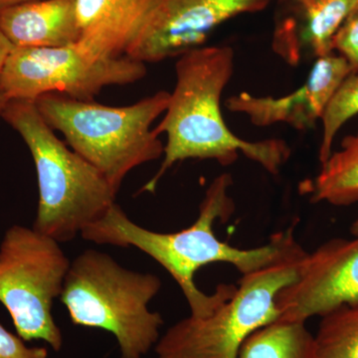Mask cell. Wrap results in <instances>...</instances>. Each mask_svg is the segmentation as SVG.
I'll list each match as a JSON object with an SVG mask.
<instances>
[{"instance_id":"1","label":"cell","mask_w":358,"mask_h":358,"mask_svg":"<svg viewBox=\"0 0 358 358\" xmlns=\"http://www.w3.org/2000/svg\"><path fill=\"white\" fill-rule=\"evenodd\" d=\"M232 176L222 173L207 188L199 205V217L189 227L171 233L141 227L115 203L102 219L82 232L87 241L100 245L134 247L147 254L178 282L187 301L190 315L204 317L215 312L236 292L233 285H221L213 294H205L195 284L199 268L216 263L234 266L242 275L256 272L298 253L303 247L294 237V225L275 233L271 241L256 248L242 249L221 241L214 225L232 216L235 204L228 190Z\"/></svg>"},{"instance_id":"2","label":"cell","mask_w":358,"mask_h":358,"mask_svg":"<svg viewBox=\"0 0 358 358\" xmlns=\"http://www.w3.org/2000/svg\"><path fill=\"white\" fill-rule=\"evenodd\" d=\"M234 58L229 46H201L179 56L176 87L154 129L159 136L166 134L164 160L143 192H154L166 171L186 159H213L227 166L242 154L273 176L286 164L291 155L286 141L242 140L224 121L221 96L234 72Z\"/></svg>"},{"instance_id":"3","label":"cell","mask_w":358,"mask_h":358,"mask_svg":"<svg viewBox=\"0 0 358 358\" xmlns=\"http://www.w3.org/2000/svg\"><path fill=\"white\" fill-rule=\"evenodd\" d=\"M1 117L20 134L34 162L39 193L35 229L59 243L69 242L107 214L117 192L56 136L35 101L9 100Z\"/></svg>"},{"instance_id":"4","label":"cell","mask_w":358,"mask_h":358,"mask_svg":"<svg viewBox=\"0 0 358 358\" xmlns=\"http://www.w3.org/2000/svg\"><path fill=\"white\" fill-rule=\"evenodd\" d=\"M169 98L171 93L159 91L127 107H109L50 93L35 103L48 126L119 192L133 169L164 155V143L152 126L166 113Z\"/></svg>"},{"instance_id":"5","label":"cell","mask_w":358,"mask_h":358,"mask_svg":"<svg viewBox=\"0 0 358 358\" xmlns=\"http://www.w3.org/2000/svg\"><path fill=\"white\" fill-rule=\"evenodd\" d=\"M162 287L157 275L129 270L89 249L71 262L60 300L75 326L109 331L121 358H143L164 324L162 315L148 308Z\"/></svg>"},{"instance_id":"6","label":"cell","mask_w":358,"mask_h":358,"mask_svg":"<svg viewBox=\"0 0 358 358\" xmlns=\"http://www.w3.org/2000/svg\"><path fill=\"white\" fill-rule=\"evenodd\" d=\"M306 253L301 250L244 275L234 294L211 315L176 322L155 345L157 358H238L251 334L280 319L278 294L296 280Z\"/></svg>"},{"instance_id":"7","label":"cell","mask_w":358,"mask_h":358,"mask_svg":"<svg viewBox=\"0 0 358 358\" xmlns=\"http://www.w3.org/2000/svg\"><path fill=\"white\" fill-rule=\"evenodd\" d=\"M58 241L34 227L13 225L0 243V303L16 334L59 352L63 336L52 307L60 298L71 262Z\"/></svg>"},{"instance_id":"8","label":"cell","mask_w":358,"mask_h":358,"mask_svg":"<svg viewBox=\"0 0 358 358\" xmlns=\"http://www.w3.org/2000/svg\"><path fill=\"white\" fill-rule=\"evenodd\" d=\"M147 65L124 55L94 60L77 45L58 48L14 47L0 72V89L9 100L35 101L58 93L80 101H95L106 87L136 83Z\"/></svg>"},{"instance_id":"9","label":"cell","mask_w":358,"mask_h":358,"mask_svg":"<svg viewBox=\"0 0 358 358\" xmlns=\"http://www.w3.org/2000/svg\"><path fill=\"white\" fill-rule=\"evenodd\" d=\"M271 0H155L126 55L145 63L179 57L204 46L212 32L242 14L262 11Z\"/></svg>"},{"instance_id":"10","label":"cell","mask_w":358,"mask_h":358,"mask_svg":"<svg viewBox=\"0 0 358 358\" xmlns=\"http://www.w3.org/2000/svg\"><path fill=\"white\" fill-rule=\"evenodd\" d=\"M358 303V236L334 238L301 259L298 275L278 294L280 320L306 322Z\"/></svg>"},{"instance_id":"11","label":"cell","mask_w":358,"mask_h":358,"mask_svg":"<svg viewBox=\"0 0 358 358\" xmlns=\"http://www.w3.org/2000/svg\"><path fill=\"white\" fill-rule=\"evenodd\" d=\"M352 73L348 60L331 52L317 58L305 83L294 93L280 98L240 93L226 100V108L230 112L248 115L257 127L285 122L299 131H306L315 128L327 103Z\"/></svg>"},{"instance_id":"12","label":"cell","mask_w":358,"mask_h":358,"mask_svg":"<svg viewBox=\"0 0 358 358\" xmlns=\"http://www.w3.org/2000/svg\"><path fill=\"white\" fill-rule=\"evenodd\" d=\"M293 13L275 24L272 48L289 65L308 57L319 58L333 50L336 32L358 0H282Z\"/></svg>"},{"instance_id":"13","label":"cell","mask_w":358,"mask_h":358,"mask_svg":"<svg viewBox=\"0 0 358 358\" xmlns=\"http://www.w3.org/2000/svg\"><path fill=\"white\" fill-rule=\"evenodd\" d=\"M155 0H77V47L94 60L121 57Z\"/></svg>"},{"instance_id":"14","label":"cell","mask_w":358,"mask_h":358,"mask_svg":"<svg viewBox=\"0 0 358 358\" xmlns=\"http://www.w3.org/2000/svg\"><path fill=\"white\" fill-rule=\"evenodd\" d=\"M0 30L14 47L58 48L81 36L77 0H35L0 11Z\"/></svg>"},{"instance_id":"15","label":"cell","mask_w":358,"mask_h":358,"mask_svg":"<svg viewBox=\"0 0 358 358\" xmlns=\"http://www.w3.org/2000/svg\"><path fill=\"white\" fill-rule=\"evenodd\" d=\"M307 190L313 202L338 207L358 203V131L343 138Z\"/></svg>"},{"instance_id":"16","label":"cell","mask_w":358,"mask_h":358,"mask_svg":"<svg viewBox=\"0 0 358 358\" xmlns=\"http://www.w3.org/2000/svg\"><path fill=\"white\" fill-rule=\"evenodd\" d=\"M238 358H315V336L306 322H274L251 334Z\"/></svg>"},{"instance_id":"17","label":"cell","mask_w":358,"mask_h":358,"mask_svg":"<svg viewBox=\"0 0 358 358\" xmlns=\"http://www.w3.org/2000/svg\"><path fill=\"white\" fill-rule=\"evenodd\" d=\"M313 336L315 358H358V303L322 317Z\"/></svg>"},{"instance_id":"18","label":"cell","mask_w":358,"mask_h":358,"mask_svg":"<svg viewBox=\"0 0 358 358\" xmlns=\"http://www.w3.org/2000/svg\"><path fill=\"white\" fill-rule=\"evenodd\" d=\"M358 115V74L352 73L327 103L320 121L322 136L319 150L320 164L333 152L334 138L346 122Z\"/></svg>"},{"instance_id":"19","label":"cell","mask_w":358,"mask_h":358,"mask_svg":"<svg viewBox=\"0 0 358 358\" xmlns=\"http://www.w3.org/2000/svg\"><path fill=\"white\" fill-rule=\"evenodd\" d=\"M333 50L345 57L350 63L352 73L358 74V2L336 32Z\"/></svg>"},{"instance_id":"20","label":"cell","mask_w":358,"mask_h":358,"mask_svg":"<svg viewBox=\"0 0 358 358\" xmlns=\"http://www.w3.org/2000/svg\"><path fill=\"white\" fill-rule=\"evenodd\" d=\"M44 346H28L17 334L10 333L0 324V358H48Z\"/></svg>"},{"instance_id":"21","label":"cell","mask_w":358,"mask_h":358,"mask_svg":"<svg viewBox=\"0 0 358 358\" xmlns=\"http://www.w3.org/2000/svg\"><path fill=\"white\" fill-rule=\"evenodd\" d=\"M13 48V43L7 39L6 35L0 30V72L3 69L7 59H8Z\"/></svg>"},{"instance_id":"22","label":"cell","mask_w":358,"mask_h":358,"mask_svg":"<svg viewBox=\"0 0 358 358\" xmlns=\"http://www.w3.org/2000/svg\"><path fill=\"white\" fill-rule=\"evenodd\" d=\"M30 1H35V0H0V11L9 8V7L20 6V4Z\"/></svg>"},{"instance_id":"23","label":"cell","mask_w":358,"mask_h":358,"mask_svg":"<svg viewBox=\"0 0 358 358\" xmlns=\"http://www.w3.org/2000/svg\"><path fill=\"white\" fill-rule=\"evenodd\" d=\"M9 99L7 98L6 94L3 93L1 89H0V117H1L2 113H3L4 108L8 103Z\"/></svg>"},{"instance_id":"24","label":"cell","mask_w":358,"mask_h":358,"mask_svg":"<svg viewBox=\"0 0 358 358\" xmlns=\"http://www.w3.org/2000/svg\"><path fill=\"white\" fill-rule=\"evenodd\" d=\"M350 231H352L353 236H358V219L357 221L353 222L352 229H350Z\"/></svg>"}]
</instances>
